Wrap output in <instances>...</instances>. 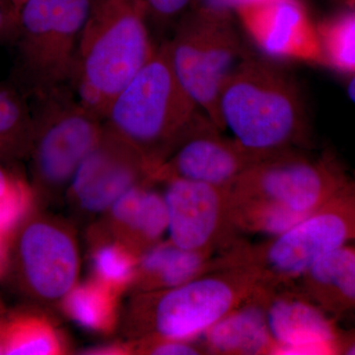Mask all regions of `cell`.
Returning a JSON list of instances; mask_svg holds the SVG:
<instances>
[{"label": "cell", "mask_w": 355, "mask_h": 355, "mask_svg": "<svg viewBox=\"0 0 355 355\" xmlns=\"http://www.w3.org/2000/svg\"><path fill=\"white\" fill-rule=\"evenodd\" d=\"M118 294L93 279L76 284L62 299V307L70 319L84 329L110 331L118 321Z\"/></svg>", "instance_id": "obj_20"}, {"label": "cell", "mask_w": 355, "mask_h": 355, "mask_svg": "<svg viewBox=\"0 0 355 355\" xmlns=\"http://www.w3.org/2000/svg\"><path fill=\"white\" fill-rule=\"evenodd\" d=\"M207 116L178 80L167 44L114 97L104 123L156 169Z\"/></svg>", "instance_id": "obj_2"}, {"label": "cell", "mask_w": 355, "mask_h": 355, "mask_svg": "<svg viewBox=\"0 0 355 355\" xmlns=\"http://www.w3.org/2000/svg\"><path fill=\"white\" fill-rule=\"evenodd\" d=\"M317 31L324 64L355 74V11L327 21Z\"/></svg>", "instance_id": "obj_24"}, {"label": "cell", "mask_w": 355, "mask_h": 355, "mask_svg": "<svg viewBox=\"0 0 355 355\" xmlns=\"http://www.w3.org/2000/svg\"><path fill=\"white\" fill-rule=\"evenodd\" d=\"M144 183L133 187L113 203L103 216L105 223L95 234L118 240L139 256L167 234V207L163 193Z\"/></svg>", "instance_id": "obj_16"}, {"label": "cell", "mask_w": 355, "mask_h": 355, "mask_svg": "<svg viewBox=\"0 0 355 355\" xmlns=\"http://www.w3.org/2000/svg\"><path fill=\"white\" fill-rule=\"evenodd\" d=\"M163 183L168 240L183 249L209 254L216 249L226 253L237 244L229 189L178 178Z\"/></svg>", "instance_id": "obj_11"}, {"label": "cell", "mask_w": 355, "mask_h": 355, "mask_svg": "<svg viewBox=\"0 0 355 355\" xmlns=\"http://www.w3.org/2000/svg\"><path fill=\"white\" fill-rule=\"evenodd\" d=\"M64 350L57 331L43 317L19 315L2 327L0 354L51 355L64 354Z\"/></svg>", "instance_id": "obj_21"}, {"label": "cell", "mask_w": 355, "mask_h": 355, "mask_svg": "<svg viewBox=\"0 0 355 355\" xmlns=\"http://www.w3.org/2000/svg\"><path fill=\"white\" fill-rule=\"evenodd\" d=\"M153 176L144 155L104 123L99 141L79 166L67 196L81 216H100L133 187L154 183Z\"/></svg>", "instance_id": "obj_10"}, {"label": "cell", "mask_w": 355, "mask_h": 355, "mask_svg": "<svg viewBox=\"0 0 355 355\" xmlns=\"http://www.w3.org/2000/svg\"><path fill=\"white\" fill-rule=\"evenodd\" d=\"M140 354L151 355H191L207 354L202 343H195V340H146L135 342Z\"/></svg>", "instance_id": "obj_26"}, {"label": "cell", "mask_w": 355, "mask_h": 355, "mask_svg": "<svg viewBox=\"0 0 355 355\" xmlns=\"http://www.w3.org/2000/svg\"><path fill=\"white\" fill-rule=\"evenodd\" d=\"M266 289V316L272 354H338L336 321L291 286Z\"/></svg>", "instance_id": "obj_13"}, {"label": "cell", "mask_w": 355, "mask_h": 355, "mask_svg": "<svg viewBox=\"0 0 355 355\" xmlns=\"http://www.w3.org/2000/svg\"><path fill=\"white\" fill-rule=\"evenodd\" d=\"M347 93H349V96L352 101L355 104V74L354 78L352 79L349 84V87H347Z\"/></svg>", "instance_id": "obj_33"}, {"label": "cell", "mask_w": 355, "mask_h": 355, "mask_svg": "<svg viewBox=\"0 0 355 355\" xmlns=\"http://www.w3.org/2000/svg\"><path fill=\"white\" fill-rule=\"evenodd\" d=\"M92 268L94 279L120 294L132 286L137 254L123 243L108 236L92 235Z\"/></svg>", "instance_id": "obj_23"}, {"label": "cell", "mask_w": 355, "mask_h": 355, "mask_svg": "<svg viewBox=\"0 0 355 355\" xmlns=\"http://www.w3.org/2000/svg\"><path fill=\"white\" fill-rule=\"evenodd\" d=\"M258 275L242 263H226L172 288L135 293L123 331L135 342L196 340L258 288Z\"/></svg>", "instance_id": "obj_4"}, {"label": "cell", "mask_w": 355, "mask_h": 355, "mask_svg": "<svg viewBox=\"0 0 355 355\" xmlns=\"http://www.w3.org/2000/svg\"><path fill=\"white\" fill-rule=\"evenodd\" d=\"M7 259V250L6 248V239L0 237V272H2Z\"/></svg>", "instance_id": "obj_32"}, {"label": "cell", "mask_w": 355, "mask_h": 355, "mask_svg": "<svg viewBox=\"0 0 355 355\" xmlns=\"http://www.w3.org/2000/svg\"><path fill=\"white\" fill-rule=\"evenodd\" d=\"M338 354L355 355V331H342L338 342Z\"/></svg>", "instance_id": "obj_30"}, {"label": "cell", "mask_w": 355, "mask_h": 355, "mask_svg": "<svg viewBox=\"0 0 355 355\" xmlns=\"http://www.w3.org/2000/svg\"><path fill=\"white\" fill-rule=\"evenodd\" d=\"M15 176L7 172L6 168L0 165V202L6 197L8 193L11 184H12Z\"/></svg>", "instance_id": "obj_31"}, {"label": "cell", "mask_w": 355, "mask_h": 355, "mask_svg": "<svg viewBox=\"0 0 355 355\" xmlns=\"http://www.w3.org/2000/svg\"><path fill=\"white\" fill-rule=\"evenodd\" d=\"M218 130L209 119L203 121L156 169L154 183L178 178L229 189L261 161Z\"/></svg>", "instance_id": "obj_12"}, {"label": "cell", "mask_w": 355, "mask_h": 355, "mask_svg": "<svg viewBox=\"0 0 355 355\" xmlns=\"http://www.w3.org/2000/svg\"><path fill=\"white\" fill-rule=\"evenodd\" d=\"M7 1L13 7L14 11L17 14L18 17V12H19L20 8L24 4L26 0H7Z\"/></svg>", "instance_id": "obj_34"}, {"label": "cell", "mask_w": 355, "mask_h": 355, "mask_svg": "<svg viewBox=\"0 0 355 355\" xmlns=\"http://www.w3.org/2000/svg\"><path fill=\"white\" fill-rule=\"evenodd\" d=\"M34 100L28 155L31 187L35 197L55 200L67 193L79 166L99 141L104 121L79 102L69 85Z\"/></svg>", "instance_id": "obj_6"}, {"label": "cell", "mask_w": 355, "mask_h": 355, "mask_svg": "<svg viewBox=\"0 0 355 355\" xmlns=\"http://www.w3.org/2000/svg\"><path fill=\"white\" fill-rule=\"evenodd\" d=\"M237 12L266 55L324 64L317 28L296 0H268Z\"/></svg>", "instance_id": "obj_14"}, {"label": "cell", "mask_w": 355, "mask_h": 355, "mask_svg": "<svg viewBox=\"0 0 355 355\" xmlns=\"http://www.w3.org/2000/svg\"><path fill=\"white\" fill-rule=\"evenodd\" d=\"M355 241V182L284 232L258 245L237 244L229 257L249 266L268 289L291 286L327 254Z\"/></svg>", "instance_id": "obj_5"}, {"label": "cell", "mask_w": 355, "mask_h": 355, "mask_svg": "<svg viewBox=\"0 0 355 355\" xmlns=\"http://www.w3.org/2000/svg\"><path fill=\"white\" fill-rule=\"evenodd\" d=\"M139 0H94L69 86L104 121L110 104L155 53Z\"/></svg>", "instance_id": "obj_1"}, {"label": "cell", "mask_w": 355, "mask_h": 355, "mask_svg": "<svg viewBox=\"0 0 355 355\" xmlns=\"http://www.w3.org/2000/svg\"><path fill=\"white\" fill-rule=\"evenodd\" d=\"M34 197L32 187L15 177L8 193L0 202V237L6 239L29 216Z\"/></svg>", "instance_id": "obj_25"}, {"label": "cell", "mask_w": 355, "mask_h": 355, "mask_svg": "<svg viewBox=\"0 0 355 355\" xmlns=\"http://www.w3.org/2000/svg\"><path fill=\"white\" fill-rule=\"evenodd\" d=\"M7 258L18 291L37 304L62 302L77 284L76 239L69 226L55 217H26L13 232Z\"/></svg>", "instance_id": "obj_8"}, {"label": "cell", "mask_w": 355, "mask_h": 355, "mask_svg": "<svg viewBox=\"0 0 355 355\" xmlns=\"http://www.w3.org/2000/svg\"><path fill=\"white\" fill-rule=\"evenodd\" d=\"M178 80L218 130L219 95L237 64L240 44L228 13L198 8L178 26L166 42Z\"/></svg>", "instance_id": "obj_7"}, {"label": "cell", "mask_w": 355, "mask_h": 355, "mask_svg": "<svg viewBox=\"0 0 355 355\" xmlns=\"http://www.w3.org/2000/svg\"><path fill=\"white\" fill-rule=\"evenodd\" d=\"M299 282L303 294L334 320H355V246L327 254Z\"/></svg>", "instance_id": "obj_18"}, {"label": "cell", "mask_w": 355, "mask_h": 355, "mask_svg": "<svg viewBox=\"0 0 355 355\" xmlns=\"http://www.w3.org/2000/svg\"><path fill=\"white\" fill-rule=\"evenodd\" d=\"M222 128L257 158L294 150L307 137L300 94L275 67L246 58L229 74L219 95Z\"/></svg>", "instance_id": "obj_3"}, {"label": "cell", "mask_w": 355, "mask_h": 355, "mask_svg": "<svg viewBox=\"0 0 355 355\" xmlns=\"http://www.w3.org/2000/svg\"><path fill=\"white\" fill-rule=\"evenodd\" d=\"M94 0H62L38 64L22 89L26 98L41 97L69 85L81 32Z\"/></svg>", "instance_id": "obj_15"}, {"label": "cell", "mask_w": 355, "mask_h": 355, "mask_svg": "<svg viewBox=\"0 0 355 355\" xmlns=\"http://www.w3.org/2000/svg\"><path fill=\"white\" fill-rule=\"evenodd\" d=\"M352 182L334 159L291 150L254 163L229 188V198L273 203L306 216Z\"/></svg>", "instance_id": "obj_9"}, {"label": "cell", "mask_w": 355, "mask_h": 355, "mask_svg": "<svg viewBox=\"0 0 355 355\" xmlns=\"http://www.w3.org/2000/svg\"><path fill=\"white\" fill-rule=\"evenodd\" d=\"M266 289L258 288L209 331L203 338L207 354H272L273 345L266 316Z\"/></svg>", "instance_id": "obj_17"}, {"label": "cell", "mask_w": 355, "mask_h": 355, "mask_svg": "<svg viewBox=\"0 0 355 355\" xmlns=\"http://www.w3.org/2000/svg\"><path fill=\"white\" fill-rule=\"evenodd\" d=\"M34 120L32 110L18 89L0 87V159L28 158Z\"/></svg>", "instance_id": "obj_22"}, {"label": "cell", "mask_w": 355, "mask_h": 355, "mask_svg": "<svg viewBox=\"0 0 355 355\" xmlns=\"http://www.w3.org/2000/svg\"><path fill=\"white\" fill-rule=\"evenodd\" d=\"M268 0H202V6L198 8L207 10L216 11V12L228 13L230 9L246 8V7L258 6Z\"/></svg>", "instance_id": "obj_29"}, {"label": "cell", "mask_w": 355, "mask_h": 355, "mask_svg": "<svg viewBox=\"0 0 355 355\" xmlns=\"http://www.w3.org/2000/svg\"><path fill=\"white\" fill-rule=\"evenodd\" d=\"M2 327H3V324L0 322V335H1Z\"/></svg>", "instance_id": "obj_35"}, {"label": "cell", "mask_w": 355, "mask_h": 355, "mask_svg": "<svg viewBox=\"0 0 355 355\" xmlns=\"http://www.w3.org/2000/svg\"><path fill=\"white\" fill-rule=\"evenodd\" d=\"M17 32V14L7 0H0V40L14 41Z\"/></svg>", "instance_id": "obj_28"}, {"label": "cell", "mask_w": 355, "mask_h": 355, "mask_svg": "<svg viewBox=\"0 0 355 355\" xmlns=\"http://www.w3.org/2000/svg\"><path fill=\"white\" fill-rule=\"evenodd\" d=\"M211 256L161 240L137 257L132 287L137 293L172 288L225 265L223 257L212 260Z\"/></svg>", "instance_id": "obj_19"}, {"label": "cell", "mask_w": 355, "mask_h": 355, "mask_svg": "<svg viewBox=\"0 0 355 355\" xmlns=\"http://www.w3.org/2000/svg\"><path fill=\"white\" fill-rule=\"evenodd\" d=\"M355 242V241H354Z\"/></svg>", "instance_id": "obj_36"}, {"label": "cell", "mask_w": 355, "mask_h": 355, "mask_svg": "<svg viewBox=\"0 0 355 355\" xmlns=\"http://www.w3.org/2000/svg\"><path fill=\"white\" fill-rule=\"evenodd\" d=\"M144 12L160 19H171L181 16L195 0H139Z\"/></svg>", "instance_id": "obj_27"}]
</instances>
